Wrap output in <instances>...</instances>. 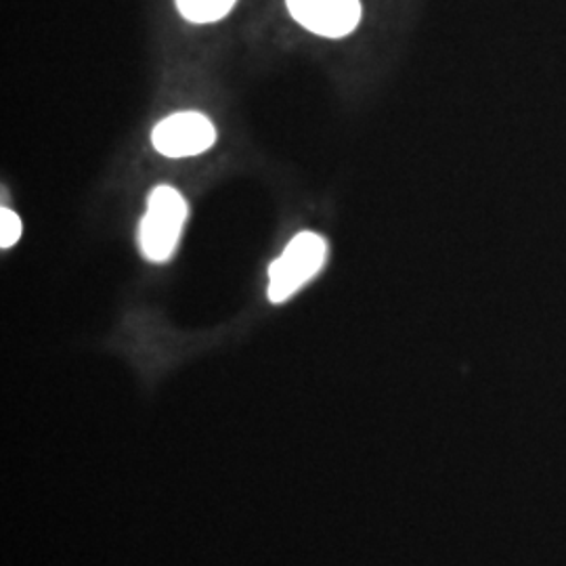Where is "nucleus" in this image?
Returning <instances> with one entry per match:
<instances>
[{"label":"nucleus","mask_w":566,"mask_h":566,"mask_svg":"<svg viewBox=\"0 0 566 566\" xmlns=\"http://www.w3.org/2000/svg\"><path fill=\"white\" fill-rule=\"evenodd\" d=\"M189 208L175 187L160 185L147 198V210L139 224L142 254L154 264L168 263L181 242Z\"/></svg>","instance_id":"obj_1"},{"label":"nucleus","mask_w":566,"mask_h":566,"mask_svg":"<svg viewBox=\"0 0 566 566\" xmlns=\"http://www.w3.org/2000/svg\"><path fill=\"white\" fill-rule=\"evenodd\" d=\"M327 261V242L319 233L301 231L285 245L282 256L269 266L266 296L273 304H282L296 296L304 285L313 282Z\"/></svg>","instance_id":"obj_2"},{"label":"nucleus","mask_w":566,"mask_h":566,"mask_svg":"<svg viewBox=\"0 0 566 566\" xmlns=\"http://www.w3.org/2000/svg\"><path fill=\"white\" fill-rule=\"evenodd\" d=\"M151 143L166 158H193L217 143V128L200 112H177L156 124Z\"/></svg>","instance_id":"obj_3"},{"label":"nucleus","mask_w":566,"mask_h":566,"mask_svg":"<svg viewBox=\"0 0 566 566\" xmlns=\"http://www.w3.org/2000/svg\"><path fill=\"white\" fill-rule=\"evenodd\" d=\"M287 11L304 30L324 39H344L361 21V0H285Z\"/></svg>","instance_id":"obj_4"},{"label":"nucleus","mask_w":566,"mask_h":566,"mask_svg":"<svg viewBox=\"0 0 566 566\" xmlns=\"http://www.w3.org/2000/svg\"><path fill=\"white\" fill-rule=\"evenodd\" d=\"M238 0H177V9L191 23H214L231 13Z\"/></svg>","instance_id":"obj_5"},{"label":"nucleus","mask_w":566,"mask_h":566,"mask_svg":"<svg viewBox=\"0 0 566 566\" xmlns=\"http://www.w3.org/2000/svg\"><path fill=\"white\" fill-rule=\"evenodd\" d=\"M21 231H23V224L21 219L9 208H2L0 210V245L7 250V248H13L15 243L20 242Z\"/></svg>","instance_id":"obj_6"}]
</instances>
